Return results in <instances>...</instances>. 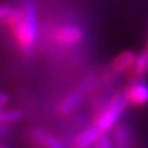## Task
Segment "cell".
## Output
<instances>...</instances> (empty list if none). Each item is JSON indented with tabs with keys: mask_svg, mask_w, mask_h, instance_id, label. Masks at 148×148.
<instances>
[{
	"mask_svg": "<svg viewBox=\"0 0 148 148\" xmlns=\"http://www.w3.org/2000/svg\"><path fill=\"white\" fill-rule=\"evenodd\" d=\"M22 15L11 26L14 36L21 51L30 54L36 43L38 25H37V8L34 0H25L22 3Z\"/></svg>",
	"mask_w": 148,
	"mask_h": 148,
	"instance_id": "1",
	"label": "cell"
},
{
	"mask_svg": "<svg viewBox=\"0 0 148 148\" xmlns=\"http://www.w3.org/2000/svg\"><path fill=\"white\" fill-rule=\"evenodd\" d=\"M128 105L125 92H117L110 99L108 105L100 111V114L96 117L94 125L98 126L103 133H108L110 130H112L119 120L121 119L125 110Z\"/></svg>",
	"mask_w": 148,
	"mask_h": 148,
	"instance_id": "2",
	"label": "cell"
},
{
	"mask_svg": "<svg viewBox=\"0 0 148 148\" xmlns=\"http://www.w3.org/2000/svg\"><path fill=\"white\" fill-rule=\"evenodd\" d=\"M84 37V31L80 26L74 24H64L54 30L53 40L56 43L63 47H72L82 42Z\"/></svg>",
	"mask_w": 148,
	"mask_h": 148,
	"instance_id": "3",
	"label": "cell"
},
{
	"mask_svg": "<svg viewBox=\"0 0 148 148\" xmlns=\"http://www.w3.org/2000/svg\"><path fill=\"white\" fill-rule=\"evenodd\" d=\"M94 84V77H89L85 80L82 82V84L74 90L72 94L67 95L59 104V112L63 115L71 114L73 110L77 109V106L80 104V101L84 98V95L90 90V88Z\"/></svg>",
	"mask_w": 148,
	"mask_h": 148,
	"instance_id": "4",
	"label": "cell"
},
{
	"mask_svg": "<svg viewBox=\"0 0 148 148\" xmlns=\"http://www.w3.org/2000/svg\"><path fill=\"white\" fill-rule=\"evenodd\" d=\"M130 105L143 106L148 104V83L142 79H135L130 84V86L123 91Z\"/></svg>",
	"mask_w": 148,
	"mask_h": 148,
	"instance_id": "5",
	"label": "cell"
},
{
	"mask_svg": "<svg viewBox=\"0 0 148 148\" xmlns=\"http://www.w3.org/2000/svg\"><path fill=\"white\" fill-rule=\"evenodd\" d=\"M105 135L99 130L98 126H95L94 123L85 128L84 131H82L77 138L73 141V148H91L94 145L99 141V138Z\"/></svg>",
	"mask_w": 148,
	"mask_h": 148,
	"instance_id": "6",
	"label": "cell"
},
{
	"mask_svg": "<svg viewBox=\"0 0 148 148\" xmlns=\"http://www.w3.org/2000/svg\"><path fill=\"white\" fill-rule=\"evenodd\" d=\"M136 56L137 54H135L132 51H125V52L120 53L110 64V74L111 75H119V74L130 71L135 63Z\"/></svg>",
	"mask_w": 148,
	"mask_h": 148,
	"instance_id": "7",
	"label": "cell"
},
{
	"mask_svg": "<svg viewBox=\"0 0 148 148\" xmlns=\"http://www.w3.org/2000/svg\"><path fill=\"white\" fill-rule=\"evenodd\" d=\"M147 74H148V43L145 47V49L136 56L135 63H133L132 68L130 69V75H131L132 80L142 79Z\"/></svg>",
	"mask_w": 148,
	"mask_h": 148,
	"instance_id": "8",
	"label": "cell"
},
{
	"mask_svg": "<svg viewBox=\"0 0 148 148\" xmlns=\"http://www.w3.org/2000/svg\"><path fill=\"white\" fill-rule=\"evenodd\" d=\"M112 145L114 148H130L132 143V133L126 125H119L112 132Z\"/></svg>",
	"mask_w": 148,
	"mask_h": 148,
	"instance_id": "9",
	"label": "cell"
},
{
	"mask_svg": "<svg viewBox=\"0 0 148 148\" xmlns=\"http://www.w3.org/2000/svg\"><path fill=\"white\" fill-rule=\"evenodd\" d=\"M32 140L42 148H64L59 138L42 130H35L32 132Z\"/></svg>",
	"mask_w": 148,
	"mask_h": 148,
	"instance_id": "10",
	"label": "cell"
},
{
	"mask_svg": "<svg viewBox=\"0 0 148 148\" xmlns=\"http://www.w3.org/2000/svg\"><path fill=\"white\" fill-rule=\"evenodd\" d=\"M22 119V112L18 110H8L0 111V125H8L17 122Z\"/></svg>",
	"mask_w": 148,
	"mask_h": 148,
	"instance_id": "11",
	"label": "cell"
},
{
	"mask_svg": "<svg viewBox=\"0 0 148 148\" xmlns=\"http://www.w3.org/2000/svg\"><path fill=\"white\" fill-rule=\"evenodd\" d=\"M92 148H114L112 140L105 133V135H103L99 138V141L95 143Z\"/></svg>",
	"mask_w": 148,
	"mask_h": 148,
	"instance_id": "12",
	"label": "cell"
},
{
	"mask_svg": "<svg viewBox=\"0 0 148 148\" xmlns=\"http://www.w3.org/2000/svg\"><path fill=\"white\" fill-rule=\"evenodd\" d=\"M9 103V96L5 94V92L0 91V106H4Z\"/></svg>",
	"mask_w": 148,
	"mask_h": 148,
	"instance_id": "13",
	"label": "cell"
},
{
	"mask_svg": "<svg viewBox=\"0 0 148 148\" xmlns=\"http://www.w3.org/2000/svg\"><path fill=\"white\" fill-rule=\"evenodd\" d=\"M8 133H9V128L6 125H0V138L8 136Z\"/></svg>",
	"mask_w": 148,
	"mask_h": 148,
	"instance_id": "14",
	"label": "cell"
},
{
	"mask_svg": "<svg viewBox=\"0 0 148 148\" xmlns=\"http://www.w3.org/2000/svg\"><path fill=\"white\" fill-rule=\"evenodd\" d=\"M0 148H3V147H1V146H0Z\"/></svg>",
	"mask_w": 148,
	"mask_h": 148,
	"instance_id": "15",
	"label": "cell"
},
{
	"mask_svg": "<svg viewBox=\"0 0 148 148\" xmlns=\"http://www.w3.org/2000/svg\"><path fill=\"white\" fill-rule=\"evenodd\" d=\"M0 108H1V106H0Z\"/></svg>",
	"mask_w": 148,
	"mask_h": 148,
	"instance_id": "16",
	"label": "cell"
}]
</instances>
